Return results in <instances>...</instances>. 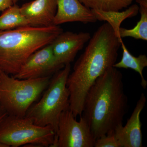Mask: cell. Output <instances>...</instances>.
I'll list each match as a JSON object with an SVG mask.
<instances>
[{"label": "cell", "mask_w": 147, "mask_h": 147, "mask_svg": "<svg viewBox=\"0 0 147 147\" xmlns=\"http://www.w3.org/2000/svg\"><path fill=\"white\" fill-rule=\"evenodd\" d=\"M108 23L102 24L89 40L84 53L69 75V110L75 118L82 116L87 93L96 80L116 63L121 41Z\"/></svg>", "instance_id": "cell-1"}, {"label": "cell", "mask_w": 147, "mask_h": 147, "mask_svg": "<svg viewBox=\"0 0 147 147\" xmlns=\"http://www.w3.org/2000/svg\"><path fill=\"white\" fill-rule=\"evenodd\" d=\"M128 109L123 75L114 67L99 76L90 88L82 115L88 122L95 140L114 132Z\"/></svg>", "instance_id": "cell-2"}, {"label": "cell", "mask_w": 147, "mask_h": 147, "mask_svg": "<svg viewBox=\"0 0 147 147\" xmlns=\"http://www.w3.org/2000/svg\"><path fill=\"white\" fill-rule=\"evenodd\" d=\"M63 32L59 26L21 27L0 31V69L14 76L32 54Z\"/></svg>", "instance_id": "cell-3"}, {"label": "cell", "mask_w": 147, "mask_h": 147, "mask_svg": "<svg viewBox=\"0 0 147 147\" xmlns=\"http://www.w3.org/2000/svg\"><path fill=\"white\" fill-rule=\"evenodd\" d=\"M70 71L71 65L67 64L56 72L42 97L31 106L26 116L37 125L52 126L55 134L61 114L69 109V93L67 81Z\"/></svg>", "instance_id": "cell-4"}, {"label": "cell", "mask_w": 147, "mask_h": 147, "mask_svg": "<svg viewBox=\"0 0 147 147\" xmlns=\"http://www.w3.org/2000/svg\"><path fill=\"white\" fill-rule=\"evenodd\" d=\"M51 76L20 79L3 71L0 85V105L7 115L26 117L34 102L50 84Z\"/></svg>", "instance_id": "cell-5"}, {"label": "cell", "mask_w": 147, "mask_h": 147, "mask_svg": "<svg viewBox=\"0 0 147 147\" xmlns=\"http://www.w3.org/2000/svg\"><path fill=\"white\" fill-rule=\"evenodd\" d=\"M55 135L52 126H38L26 117L7 115L0 123V142L7 147L28 145L51 147Z\"/></svg>", "instance_id": "cell-6"}, {"label": "cell", "mask_w": 147, "mask_h": 147, "mask_svg": "<svg viewBox=\"0 0 147 147\" xmlns=\"http://www.w3.org/2000/svg\"><path fill=\"white\" fill-rule=\"evenodd\" d=\"M69 109L61 114L51 147H94L95 140L88 122L82 115L76 120Z\"/></svg>", "instance_id": "cell-7"}, {"label": "cell", "mask_w": 147, "mask_h": 147, "mask_svg": "<svg viewBox=\"0 0 147 147\" xmlns=\"http://www.w3.org/2000/svg\"><path fill=\"white\" fill-rule=\"evenodd\" d=\"M64 66L55 57L51 45L49 44L32 54L21 67L18 73L12 76L20 79L51 76Z\"/></svg>", "instance_id": "cell-8"}, {"label": "cell", "mask_w": 147, "mask_h": 147, "mask_svg": "<svg viewBox=\"0 0 147 147\" xmlns=\"http://www.w3.org/2000/svg\"><path fill=\"white\" fill-rule=\"evenodd\" d=\"M87 32H62L50 43L53 53L58 61L65 65L73 61L77 53L91 38Z\"/></svg>", "instance_id": "cell-9"}, {"label": "cell", "mask_w": 147, "mask_h": 147, "mask_svg": "<svg viewBox=\"0 0 147 147\" xmlns=\"http://www.w3.org/2000/svg\"><path fill=\"white\" fill-rule=\"evenodd\" d=\"M146 102V96L142 93L126 124L123 126L121 124L115 129L114 134L119 147H143L140 115Z\"/></svg>", "instance_id": "cell-10"}, {"label": "cell", "mask_w": 147, "mask_h": 147, "mask_svg": "<svg viewBox=\"0 0 147 147\" xmlns=\"http://www.w3.org/2000/svg\"><path fill=\"white\" fill-rule=\"evenodd\" d=\"M21 13L30 26L46 27L53 26L57 11V0H34L20 7Z\"/></svg>", "instance_id": "cell-11"}, {"label": "cell", "mask_w": 147, "mask_h": 147, "mask_svg": "<svg viewBox=\"0 0 147 147\" xmlns=\"http://www.w3.org/2000/svg\"><path fill=\"white\" fill-rule=\"evenodd\" d=\"M57 11L53 24L55 26L68 22H79L84 24L97 21L90 9L79 0H57Z\"/></svg>", "instance_id": "cell-12"}, {"label": "cell", "mask_w": 147, "mask_h": 147, "mask_svg": "<svg viewBox=\"0 0 147 147\" xmlns=\"http://www.w3.org/2000/svg\"><path fill=\"white\" fill-rule=\"evenodd\" d=\"M97 21H105L110 25L120 40H122L119 34L121 24L127 18L136 16L139 11V6L137 4L130 6L124 11H105L91 9Z\"/></svg>", "instance_id": "cell-13"}, {"label": "cell", "mask_w": 147, "mask_h": 147, "mask_svg": "<svg viewBox=\"0 0 147 147\" xmlns=\"http://www.w3.org/2000/svg\"><path fill=\"white\" fill-rule=\"evenodd\" d=\"M121 47L123 50L121 59L116 63L113 67L117 68L131 69L139 74L141 78V86L145 89L147 86V82L143 75V71L147 66V57L145 55H140L134 57L129 51L123 41L121 42Z\"/></svg>", "instance_id": "cell-14"}, {"label": "cell", "mask_w": 147, "mask_h": 147, "mask_svg": "<svg viewBox=\"0 0 147 147\" xmlns=\"http://www.w3.org/2000/svg\"><path fill=\"white\" fill-rule=\"evenodd\" d=\"M139 4L141 18L137 25L132 29L120 28L119 34L121 38L130 37L135 39L147 40V0H136Z\"/></svg>", "instance_id": "cell-15"}, {"label": "cell", "mask_w": 147, "mask_h": 147, "mask_svg": "<svg viewBox=\"0 0 147 147\" xmlns=\"http://www.w3.org/2000/svg\"><path fill=\"white\" fill-rule=\"evenodd\" d=\"M30 26L29 21L21 13L20 7L13 4L0 16V31Z\"/></svg>", "instance_id": "cell-16"}, {"label": "cell", "mask_w": 147, "mask_h": 147, "mask_svg": "<svg viewBox=\"0 0 147 147\" xmlns=\"http://www.w3.org/2000/svg\"><path fill=\"white\" fill-rule=\"evenodd\" d=\"M85 6L91 9L105 11H119L127 8L134 0H79Z\"/></svg>", "instance_id": "cell-17"}, {"label": "cell", "mask_w": 147, "mask_h": 147, "mask_svg": "<svg viewBox=\"0 0 147 147\" xmlns=\"http://www.w3.org/2000/svg\"><path fill=\"white\" fill-rule=\"evenodd\" d=\"M94 147H119L114 132L103 135L95 140Z\"/></svg>", "instance_id": "cell-18"}, {"label": "cell", "mask_w": 147, "mask_h": 147, "mask_svg": "<svg viewBox=\"0 0 147 147\" xmlns=\"http://www.w3.org/2000/svg\"><path fill=\"white\" fill-rule=\"evenodd\" d=\"M13 5L12 0H0V11H3Z\"/></svg>", "instance_id": "cell-19"}, {"label": "cell", "mask_w": 147, "mask_h": 147, "mask_svg": "<svg viewBox=\"0 0 147 147\" xmlns=\"http://www.w3.org/2000/svg\"><path fill=\"white\" fill-rule=\"evenodd\" d=\"M7 114L0 105V123L7 115Z\"/></svg>", "instance_id": "cell-20"}, {"label": "cell", "mask_w": 147, "mask_h": 147, "mask_svg": "<svg viewBox=\"0 0 147 147\" xmlns=\"http://www.w3.org/2000/svg\"><path fill=\"white\" fill-rule=\"evenodd\" d=\"M2 70L0 69V85H1V81L2 75L3 72Z\"/></svg>", "instance_id": "cell-21"}, {"label": "cell", "mask_w": 147, "mask_h": 147, "mask_svg": "<svg viewBox=\"0 0 147 147\" xmlns=\"http://www.w3.org/2000/svg\"><path fill=\"white\" fill-rule=\"evenodd\" d=\"M0 147H7V146L5 144H3V143L0 142Z\"/></svg>", "instance_id": "cell-22"}, {"label": "cell", "mask_w": 147, "mask_h": 147, "mask_svg": "<svg viewBox=\"0 0 147 147\" xmlns=\"http://www.w3.org/2000/svg\"><path fill=\"white\" fill-rule=\"evenodd\" d=\"M24 1V0H12V1H13V4H15L17 3H18V1Z\"/></svg>", "instance_id": "cell-23"}]
</instances>
